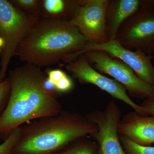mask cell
<instances>
[{"label": "cell", "instance_id": "cell-17", "mask_svg": "<svg viewBox=\"0 0 154 154\" xmlns=\"http://www.w3.org/2000/svg\"><path fill=\"white\" fill-rule=\"evenodd\" d=\"M12 4L22 11L29 14H39L41 9V2L38 0H13Z\"/></svg>", "mask_w": 154, "mask_h": 154}, {"label": "cell", "instance_id": "cell-3", "mask_svg": "<svg viewBox=\"0 0 154 154\" xmlns=\"http://www.w3.org/2000/svg\"><path fill=\"white\" fill-rule=\"evenodd\" d=\"M20 128L14 154H56L79 139L92 136L98 129L86 116L69 111L39 119Z\"/></svg>", "mask_w": 154, "mask_h": 154}, {"label": "cell", "instance_id": "cell-24", "mask_svg": "<svg viewBox=\"0 0 154 154\" xmlns=\"http://www.w3.org/2000/svg\"><path fill=\"white\" fill-rule=\"evenodd\" d=\"M153 7L154 8V1H153Z\"/></svg>", "mask_w": 154, "mask_h": 154}, {"label": "cell", "instance_id": "cell-6", "mask_svg": "<svg viewBox=\"0 0 154 154\" xmlns=\"http://www.w3.org/2000/svg\"><path fill=\"white\" fill-rule=\"evenodd\" d=\"M153 1H143L140 9L119 28L115 39L127 49H140L148 55L154 52Z\"/></svg>", "mask_w": 154, "mask_h": 154}, {"label": "cell", "instance_id": "cell-12", "mask_svg": "<svg viewBox=\"0 0 154 154\" xmlns=\"http://www.w3.org/2000/svg\"><path fill=\"white\" fill-rule=\"evenodd\" d=\"M143 1L110 0L105 15L106 32L108 40L115 39L122 25L141 8Z\"/></svg>", "mask_w": 154, "mask_h": 154}, {"label": "cell", "instance_id": "cell-14", "mask_svg": "<svg viewBox=\"0 0 154 154\" xmlns=\"http://www.w3.org/2000/svg\"><path fill=\"white\" fill-rule=\"evenodd\" d=\"M56 154H100L96 142L82 138Z\"/></svg>", "mask_w": 154, "mask_h": 154}, {"label": "cell", "instance_id": "cell-4", "mask_svg": "<svg viewBox=\"0 0 154 154\" xmlns=\"http://www.w3.org/2000/svg\"><path fill=\"white\" fill-rule=\"evenodd\" d=\"M40 17L39 14L24 12L10 1L0 0V36L4 41L0 61V82L5 77L17 48Z\"/></svg>", "mask_w": 154, "mask_h": 154}, {"label": "cell", "instance_id": "cell-1", "mask_svg": "<svg viewBox=\"0 0 154 154\" xmlns=\"http://www.w3.org/2000/svg\"><path fill=\"white\" fill-rule=\"evenodd\" d=\"M9 76L11 91L0 116V137L6 138L28 122L61 112L60 102L44 88L46 77L40 68L26 63L11 70Z\"/></svg>", "mask_w": 154, "mask_h": 154}, {"label": "cell", "instance_id": "cell-19", "mask_svg": "<svg viewBox=\"0 0 154 154\" xmlns=\"http://www.w3.org/2000/svg\"><path fill=\"white\" fill-rule=\"evenodd\" d=\"M56 88L60 94L68 93L74 88L73 82L67 75L55 84Z\"/></svg>", "mask_w": 154, "mask_h": 154}, {"label": "cell", "instance_id": "cell-13", "mask_svg": "<svg viewBox=\"0 0 154 154\" xmlns=\"http://www.w3.org/2000/svg\"><path fill=\"white\" fill-rule=\"evenodd\" d=\"M77 1L43 0L41 2L40 17L68 20L71 18Z\"/></svg>", "mask_w": 154, "mask_h": 154}, {"label": "cell", "instance_id": "cell-11", "mask_svg": "<svg viewBox=\"0 0 154 154\" xmlns=\"http://www.w3.org/2000/svg\"><path fill=\"white\" fill-rule=\"evenodd\" d=\"M119 136L134 143L149 146L154 143V116H142L136 111L125 114L118 125Z\"/></svg>", "mask_w": 154, "mask_h": 154}, {"label": "cell", "instance_id": "cell-7", "mask_svg": "<svg viewBox=\"0 0 154 154\" xmlns=\"http://www.w3.org/2000/svg\"><path fill=\"white\" fill-rule=\"evenodd\" d=\"M110 0H79L71 18L72 25L88 38L90 43L101 44L108 41L105 15Z\"/></svg>", "mask_w": 154, "mask_h": 154}, {"label": "cell", "instance_id": "cell-18", "mask_svg": "<svg viewBox=\"0 0 154 154\" xmlns=\"http://www.w3.org/2000/svg\"><path fill=\"white\" fill-rule=\"evenodd\" d=\"M10 91L11 82L9 78L0 82V116L7 105Z\"/></svg>", "mask_w": 154, "mask_h": 154}, {"label": "cell", "instance_id": "cell-2", "mask_svg": "<svg viewBox=\"0 0 154 154\" xmlns=\"http://www.w3.org/2000/svg\"><path fill=\"white\" fill-rule=\"evenodd\" d=\"M89 42L68 20L40 17L15 51L14 56L40 68L67 62Z\"/></svg>", "mask_w": 154, "mask_h": 154}, {"label": "cell", "instance_id": "cell-22", "mask_svg": "<svg viewBox=\"0 0 154 154\" xmlns=\"http://www.w3.org/2000/svg\"><path fill=\"white\" fill-rule=\"evenodd\" d=\"M44 88L45 90L52 96L56 98V96L60 94L58 93L56 88L55 84L50 81L46 77L44 82Z\"/></svg>", "mask_w": 154, "mask_h": 154}, {"label": "cell", "instance_id": "cell-9", "mask_svg": "<svg viewBox=\"0 0 154 154\" xmlns=\"http://www.w3.org/2000/svg\"><path fill=\"white\" fill-rule=\"evenodd\" d=\"M90 51H104L111 57L120 60L141 80L154 87V66L152 63L154 55H147L138 48L134 50L127 49L115 39L101 44L89 42L82 50L73 56V59L75 60L79 56Z\"/></svg>", "mask_w": 154, "mask_h": 154}, {"label": "cell", "instance_id": "cell-15", "mask_svg": "<svg viewBox=\"0 0 154 154\" xmlns=\"http://www.w3.org/2000/svg\"><path fill=\"white\" fill-rule=\"evenodd\" d=\"M119 137L123 149L127 154H154V147L137 144L121 136Z\"/></svg>", "mask_w": 154, "mask_h": 154}, {"label": "cell", "instance_id": "cell-16", "mask_svg": "<svg viewBox=\"0 0 154 154\" xmlns=\"http://www.w3.org/2000/svg\"><path fill=\"white\" fill-rule=\"evenodd\" d=\"M21 134V128H17L6 138L5 141L0 145V154H11L19 140Z\"/></svg>", "mask_w": 154, "mask_h": 154}, {"label": "cell", "instance_id": "cell-23", "mask_svg": "<svg viewBox=\"0 0 154 154\" xmlns=\"http://www.w3.org/2000/svg\"><path fill=\"white\" fill-rule=\"evenodd\" d=\"M3 47H4V41H3L2 38L0 36V54H1L2 52Z\"/></svg>", "mask_w": 154, "mask_h": 154}, {"label": "cell", "instance_id": "cell-21", "mask_svg": "<svg viewBox=\"0 0 154 154\" xmlns=\"http://www.w3.org/2000/svg\"><path fill=\"white\" fill-rule=\"evenodd\" d=\"M66 73L60 69H51L47 72V78L55 84L66 75Z\"/></svg>", "mask_w": 154, "mask_h": 154}, {"label": "cell", "instance_id": "cell-27", "mask_svg": "<svg viewBox=\"0 0 154 154\" xmlns=\"http://www.w3.org/2000/svg\"><path fill=\"white\" fill-rule=\"evenodd\" d=\"M0 61H1V60H0Z\"/></svg>", "mask_w": 154, "mask_h": 154}, {"label": "cell", "instance_id": "cell-8", "mask_svg": "<svg viewBox=\"0 0 154 154\" xmlns=\"http://www.w3.org/2000/svg\"><path fill=\"white\" fill-rule=\"evenodd\" d=\"M121 113L117 104L110 100L103 110H96L86 115L98 127V131L91 137L96 140L100 154H127L118 133Z\"/></svg>", "mask_w": 154, "mask_h": 154}, {"label": "cell", "instance_id": "cell-20", "mask_svg": "<svg viewBox=\"0 0 154 154\" xmlns=\"http://www.w3.org/2000/svg\"><path fill=\"white\" fill-rule=\"evenodd\" d=\"M140 106L145 116H154V97L144 99Z\"/></svg>", "mask_w": 154, "mask_h": 154}, {"label": "cell", "instance_id": "cell-25", "mask_svg": "<svg viewBox=\"0 0 154 154\" xmlns=\"http://www.w3.org/2000/svg\"><path fill=\"white\" fill-rule=\"evenodd\" d=\"M14 154L12 153V154Z\"/></svg>", "mask_w": 154, "mask_h": 154}, {"label": "cell", "instance_id": "cell-5", "mask_svg": "<svg viewBox=\"0 0 154 154\" xmlns=\"http://www.w3.org/2000/svg\"><path fill=\"white\" fill-rule=\"evenodd\" d=\"M82 54L97 71L109 75L121 84L131 97L144 99L154 97V87L141 80L120 60L100 51H90Z\"/></svg>", "mask_w": 154, "mask_h": 154}, {"label": "cell", "instance_id": "cell-10", "mask_svg": "<svg viewBox=\"0 0 154 154\" xmlns=\"http://www.w3.org/2000/svg\"><path fill=\"white\" fill-rule=\"evenodd\" d=\"M66 69L81 84L94 85L113 98L125 102L139 114L145 116L140 105L131 99L121 84L93 68L83 54L79 56L75 60L68 63Z\"/></svg>", "mask_w": 154, "mask_h": 154}, {"label": "cell", "instance_id": "cell-26", "mask_svg": "<svg viewBox=\"0 0 154 154\" xmlns=\"http://www.w3.org/2000/svg\"></svg>", "mask_w": 154, "mask_h": 154}]
</instances>
